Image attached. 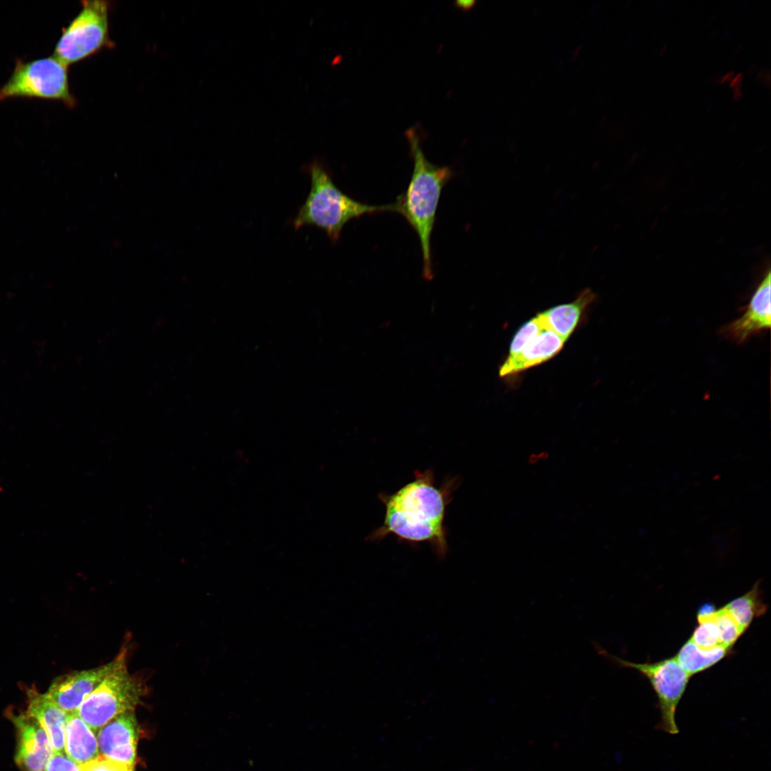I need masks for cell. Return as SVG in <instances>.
<instances>
[{
	"instance_id": "7a4b0ae2",
	"label": "cell",
	"mask_w": 771,
	"mask_h": 771,
	"mask_svg": "<svg viewBox=\"0 0 771 771\" xmlns=\"http://www.w3.org/2000/svg\"><path fill=\"white\" fill-rule=\"evenodd\" d=\"M405 134L413 159V170L405 192L394 203L395 212L402 215L416 233L422 252L423 274L425 279L431 280V234L442 190L453 172L450 168L435 165L426 158L413 128L407 130Z\"/></svg>"
},
{
	"instance_id": "ba28073f",
	"label": "cell",
	"mask_w": 771,
	"mask_h": 771,
	"mask_svg": "<svg viewBox=\"0 0 771 771\" xmlns=\"http://www.w3.org/2000/svg\"><path fill=\"white\" fill-rule=\"evenodd\" d=\"M10 718L17 731V765L22 771H44L54 752L46 732L27 712H11Z\"/></svg>"
},
{
	"instance_id": "4fadbf2b",
	"label": "cell",
	"mask_w": 771,
	"mask_h": 771,
	"mask_svg": "<svg viewBox=\"0 0 771 771\" xmlns=\"http://www.w3.org/2000/svg\"><path fill=\"white\" fill-rule=\"evenodd\" d=\"M565 341L545 326L517 357L503 362L499 375H513L548 361L559 353Z\"/></svg>"
},
{
	"instance_id": "3957f363",
	"label": "cell",
	"mask_w": 771,
	"mask_h": 771,
	"mask_svg": "<svg viewBox=\"0 0 771 771\" xmlns=\"http://www.w3.org/2000/svg\"><path fill=\"white\" fill-rule=\"evenodd\" d=\"M310 192L293 221L295 230L313 226L326 232L333 243L338 241L341 231L350 221L364 215L385 211L395 212L394 203L375 206L359 202L334 183L325 166L318 159L308 163Z\"/></svg>"
},
{
	"instance_id": "d6986e66",
	"label": "cell",
	"mask_w": 771,
	"mask_h": 771,
	"mask_svg": "<svg viewBox=\"0 0 771 771\" xmlns=\"http://www.w3.org/2000/svg\"><path fill=\"white\" fill-rule=\"evenodd\" d=\"M81 771H133V766L114 761L99 755L96 758L80 765Z\"/></svg>"
},
{
	"instance_id": "ffe728a7",
	"label": "cell",
	"mask_w": 771,
	"mask_h": 771,
	"mask_svg": "<svg viewBox=\"0 0 771 771\" xmlns=\"http://www.w3.org/2000/svg\"><path fill=\"white\" fill-rule=\"evenodd\" d=\"M46 771H81L80 765L69 758L63 752H53Z\"/></svg>"
},
{
	"instance_id": "e0dca14e",
	"label": "cell",
	"mask_w": 771,
	"mask_h": 771,
	"mask_svg": "<svg viewBox=\"0 0 771 771\" xmlns=\"http://www.w3.org/2000/svg\"><path fill=\"white\" fill-rule=\"evenodd\" d=\"M723 607L745 631L755 618L763 615L767 609L763 601L759 582H756L749 591L732 599Z\"/></svg>"
},
{
	"instance_id": "2e32d148",
	"label": "cell",
	"mask_w": 771,
	"mask_h": 771,
	"mask_svg": "<svg viewBox=\"0 0 771 771\" xmlns=\"http://www.w3.org/2000/svg\"><path fill=\"white\" fill-rule=\"evenodd\" d=\"M732 651L720 646L710 650L698 647L690 638L680 647L675 658L690 675L702 672L714 666Z\"/></svg>"
},
{
	"instance_id": "9c48e42d",
	"label": "cell",
	"mask_w": 771,
	"mask_h": 771,
	"mask_svg": "<svg viewBox=\"0 0 771 771\" xmlns=\"http://www.w3.org/2000/svg\"><path fill=\"white\" fill-rule=\"evenodd\" d=\"M139 728L134 710L124 712L98 731L101 755L134 766Z\"/></svg>"
},
{
	"instance_id": "8fae6325",
	"label": "cell",
	"mask_w": 771,
	"mask_h": 771,
	"mask_svg": "<svg viewBox=\"0 0 771 771\" xmlns=\"http://www.w3.org/2000/svg\"><path fill=\"white\" fill-rule=\"evenodd\" d=\"M770 276L768 269L744 308L745 313L721 329L720 333L725 338L742 343L750 336L770 328Z\"/></svg>"
},
{
	"instance_id": "ac0fdd59",
	"label": "cell",
	"mask_w": 771,
	"mask_h": 771,
	"mask_svg": "<svg viewBox=\"0 0 771 771\" xmlns=\"http://www.w3.org/2000/svg\"><path fill=\"white\" fill-rule=\"evenodd\" d=\"M545 325L537 315L525 322L514 335L511 341L509 353L505 360H512L517 357L525 346L535 337Z\"/></svg>"
},
{
	"instance_id": "7c38bea8",
	"label": "cell",
	"mask_w": 771,
	"mask_h": 771,
	"mask_svg": "<svg viewBox=\"0 0 771 771\" xmlns=\"http://www.w3.org/2000/svg\"><path fill=\"white\" fill-rule=\"evenodd\" d=\"M26 696V712L44 728L49 738L53 752H63L68 712L60 708L47 693L29 689Z\"/></svg>"
},
{
	"instance_id": "277c9868",
	"label": "cell",
	"mask_w": 771,
	"mask_h": 771,
	"mask_svg": "<svg viewBox=\"0 0 771 771\" xmlns=\"http://www.w3.org/2000/svg\"><path fill=\"white\" fill-rule=\"evenodd\" d=\"M126 652L122 650L115 657L112 670L76 711L95 732L117 715L134 710L147 693L143 680L129 674Z\"/></svg>"
},
{
	"instance_id": "30bf717a",
	"label": "cell",
	"mask_w": 771,
	"mask_h": 771,
	"mask_svg": "<svg viewBox=\"0 0 771 771\" xmlns=\"http://www.w3.org/2000/svg\"><path fill=\"white\" fill-rule=\"evenodd\" d=\"M115 659L97 667L74 672L57 677L47 694L63 710L76 712L85 698L112 670Z\"/></svg>"
},
{
	"instance_id": "9a60e30c",
	"label": "cell",
	"mask_w": 771,
	"mask_h": 771,
	"mask_svg": "<svg viewBox=\"0 0 771 771\" xmlns=\"http://www.w3.org/2000/svg\"><path fill=\"white\" fill-rule=\"evenodd\" d=\"M64 750L66 755L79 765L100 755L95 732L76 712L68 713L67 715Z\"/></svg>"
},
{
	"instance_id": "6da1fadb",
	"label": "cell",
	"mask_w": 771,
	"mask_h": 771,
	"mask_svg": "<svg viewBox=\"0 0 771 771\" xmlns=\"http://www.w3.org/2000/svg\"><path fill=\"white\" fill-rule=\"evenodd\" d=\"M455 477L435 484L432 470H416L414 479L390 494L381 493L385 505L383 524L367 540H381L394 535L409 543H428L439 558L448 553L445 517L452 493L458 486Z\"/></svg>"
},
{
	"instance_id": "44dd1931",
	"label": "cell",
	"mask_w": 771,
	"mask_h": 771,
	"mask_svg": "<svg viewBox=\"0 0 771 771\" xmlns=\"http://www.w3.org/2000/svg\"><path fill=\"white\" fill-rule=\"evenodd\" d=\"M549 458V453L547 451H541L538 453H532L528 456V462L530 465L536 464L540 461L546 460Z\"/></svg>"
},
{
	"instance_id": "5b68a950",
	"label": "cell",
	"mask_w": 771,
	"mask_h": 771,
	"mask_svg": "<svg viewBox=\"0 0 771 771\" xmlns=\"http://www.w3.org/2000/svg\"><path fill=\"white\" fill-rule=\"evenodd\" d=\"M9 98L56 100L69 107L76 104L67 66L54 56L29 61L18 60L10 78L0 88V101Z\"/></svg>"
},
{
	"instance_id": "8992f818",
	"label": "cell",
	"mask_w": 771,
	"mask_h": 771,
	"mask_svg": "<svg viewBox=\"0 0 771 771\" xmlns=\"http://www.w3.org/2000/svg\"><path fill=\"white\" fill-rule=\"evenodd\" d=\"M81 3V9L63 29L54 51V56L67 66L113 45L109 36V3L102 0Z\"/></svg>"
},
{
	"instance_id": "52a82bcc",
	"label": "cell",
	"mask_w": 771,
	"mask_h": 771,
	"mask_svg": "<svg viewBox=\"0 0 771 771\" xmlns=\"http://www.w3.org/2000/svg\"><path fill=\"white\" fill-rule=\"evenodd\" d=\"M593 644L601 656L619 667L635 669L650 682L657 697L661 715L657 728L671 735L677 734L679 729L675 722L676 710L691 676L675 657L653 662L636 663L610 653L596 642Z\"/></svg>"
},
{
	"instance_id": "7402d4cb",
	"label": "cell",
	"mask_w": 771,
	"mask_h": 771,
	"mask_svg": "<svg viewBox=\"0 0 771 771\" xmlns=\"http://www.w3.org/2000/svg\"><path fill=\"white\" fill-rule=\"evenodd\" d=\"M456 4H457L458 6L460 7L463 9H469L474 5L475 1H458V2H456Z\"/></svg>"
},
{
	"instance_id": "5bb4252c",
	"label": "cell",
	"mask_w": 771,
	"mask_h": 771,
	"mask_svg": "<svg viewBox=\"0 0 771 771\" xmlns=\"http://www.w3.org/2000/svg\"><path fill=\"white\" fill-rule=\"evenodd\" d=\"M595 298V293L590 288H586L573 301L553 306L538 316L547 328L566 341Z\"/></svg>"
}]
</instances>
